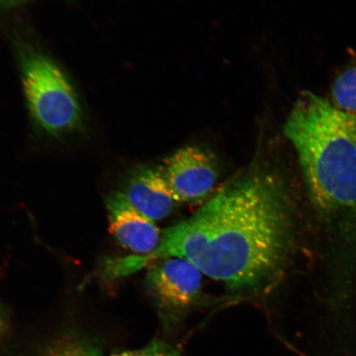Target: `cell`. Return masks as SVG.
Listing matches in <instances>:
<instances>
[{
    "mask_svg": "<svg viewBox=\"0 0 356 356\" xmlns=\"http://www.w3.org/2000/svg\"><path fill=\"white\" fill-rule=\"evenodd\" d=\"M291 202L269 168L232 178L193 216L162 232L156 250L136 256L138 269L184 257L237 297L267 295L282 277L293 242Z\"/></svg>",
    "mask_w": 356,
    "mask_h": 356,
    "instance_id": "obj_1",
    "label": "cell"
},
{
    "mask_svg": "<svg viewBox=\"0 0 356 356\" xmlns=\"http://www.w3.org/2000/svg\"><path fill=\"white\" fill-rule=\"evenodd\" d=\"M310 197L325 219L356 220V115L302 92L284 127Z\"/></svg>",
    "mask_w": 356,
    "mask_h": 356,
    "instance_id": "obj_2",
    "label": "cell"
},
{
    "mask_svg": "<svg viewBox=\"0 0 356 356\" xmlns=\"http://www.w3.org/2000/svg\"><path fill=\"white\" fill-rule=\"evenodd\" d=\"M19 60L22 88L35 126L54 137L79 130L81 105L60 67L44 53L25 46L19 49Z\"/></svg>",
    "mask_w": 356,
    "mask_h": 356,
    "instance_id": "obj_3",
    "label": "cell"
},
{
    "mask_svg": "<svg viewBox=\"0 0 356 356\" xmlns=\"http://www.w3.org/2000/svg\"><path fill=\"white\" fill-rule=\"evenodd\" d=\"M202 275L184 257H167L149 264L146 287L158 311L164 335L176 333L191 310L206 304Z\"/></svg>",
    "mask_w": 356,
    "mask_h": 356,
    "instance_id": "obj_4",
    "label": "cell"
},
{
    "mask_svg": "<svg viewBox=\"0 0 356 356\" xmlns=\"http://www.w3.org/2000/svg\"><path fill=\"white\" fill-rule=\"evenodd\" d=\"M161 167L177 202L206 197L219 173L215 158L197 146L182 147L164 160Z\"/></svg>",
    "mask_w": 356,
    "mask_h": 356,
    "instance_id": "obj_5",
    "label": "cell"
},
{
    "mask_svg": "<svg viewBox=\"0 0 356 356\" xmlns=\"http://www.w3.org/2000/svg\"><path fill=\"white\" fill-rule=\"evenodd\" d=\"M106 208L110 233L122 247L136 256H148L158 248L161 231L154 220L136 210L122 191L106 195Z\"/></svg>",
    "mask_w": 356,
    "mask_h": 356,
    "instance_id": "obj_6",
    "label": "cell"
},
{
    "mask_svg": "<svg viewBox=\"0 0 356 356\" xmlns=\"http://www.w3.org/2000/svg\"><path fill=\"white\" fill-rule=\"evenodd\" d=\"M122 193L136 210L154 221L170 215L178 203L161 166L132 169L124 178Z\"/></svg>",
    "mask_w": 356,
    "mask_h": 356,
    "instance_id": "obj_7",
    "label": "cell"
},
{
    "mask_svg": "<svg viewBox=\"0 0 356 356\" xmlns=\"http://www.w3.org/2000/svg\"><path fill=\"white\" fill-rule=\"evenodd\" d=\"M41 356H181L175 346L154 339L142 348L105 355L97 346L78 337H65L48 346Z\"/></svg>",
    "mask_w": 356,
    "mask_h": 356,
    "instance_id": "obj_8",
    "label": "cell"
},
{
    "mask_svg": "<svg viewBox=\"0 0 356 356\" xmlns=\"http://www.w3.org/2000/svg\"><path fill=\"white\" fill-rule=\"evenodd\" d=\"M332 99L337 109L356 115V59L334 81Z\"/></svg>",
    "mask_w": 356,
    "mask_h": 356,
    "instance_id": "obj_9",
    "label": "cell"
},
{
    "mask_svg": "<svg viewBox=\"0 0 356 356\" xmlns=\"http://www.w3.org/2000/svg\"><path fill=\"white\" fill-rule=\"evenodd\" d=\"M29 1V0H0V8L10 7Z\"/></svg>",
    "mask_w": 356,
    "mask_h": 356,
    "instance_id": "obj_10",
    "label": "cell"
},
{
    "mask_svg": "<svg viewBox=\"0 0 356 356\" xmlns=\"http://www.w3.org/2000/svg\"><path fill=\"white\" fill-rule=\"evenodd\" d=\"M4 325L3 315L1 309H0V333H1Z\"/></svg>",
    "mask_w": 356,
    "mask_h": 356,
    "instance_id": "obj_11",
    "label": "cell"
}]
</instances>
